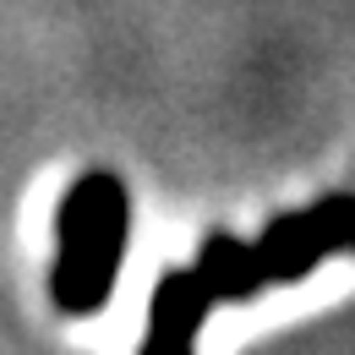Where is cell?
<instances>
[{
    "label": "cell",
    "mask_w": 355,
    "mask_h": 355,
    "mask_svg": "<svg viewBox=\"0 0 355 355\" xmlns=\"http://www.w3.org/2000/svg\"><path fill=\"white\" fill-rule=\"evenodd\" d=\"M350 241V197L328 191L301 214H284L257 235V241H235L230 230L202 241L197 257V279L208 290V301H252L273 284H295L311 268H322L328 257H339Z\"/></svg>",
    "instance_id": "6da1fadb"
},
{
    "label": "cell",
    "mask_w": 355,
    "mask_h": 355,
    "mask_svg": "<svg viewBox=\"0 0 355 355\" xmlns=\"http://www.w3.org/2000/svg\"><path fill=\"white\" fill-rule=\"evenodd\" d=\"M126 186L104 170L83 175L60 202V252L49 273V295L66 317H93L115 290V268L126 252Z\"/></svg>",
    "instance_id": "7a4b0ae2"
},
{
    "label": "cell",
    "mask_w": 355,
    "mask_h": 355,
    "mask_svg": "<svg viewBox=\"0 0 355 355\" xmlns=\"http://www.w3.org/2000/svg\"><path fill=\"white\" fill-rule=\"evenodd\" d=\"M214 311L202 279L191 268H170L153 290V306H148V339L137 355H197V334H202V317Z\"/></svg>",
    "instance_id": "3957f363"
}]
</instances>
